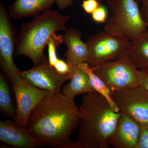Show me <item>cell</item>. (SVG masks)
I'll return each instance as SVG.
<instances>
[{"instance_id": "1", "label": "cell", "mask_w": 148, "mask_h": 148, "mask_svg": "<svg viewBox=\"0 0 148 148\" xmlns=\"http://www.w3.org/2000/svg\"><path fill=\"white\" fill-rule=\"evenodd\" d=\"M75 97L50 92L36 107L27 129L42 146L66 148L79 123V107Z\"/></svg>"}, {"instance_id": "2", "label": "cell", "mask_w": 148, "mask_h": 148, "mask_svg": "<svg viewBox=\"0 0 148 148\" xmlns=\"http://www.w3.org/2000/svg\"><path fill=\"white\" fill-rule=\"evenodd\" d=\"M80 119L75 141L66 148H108L121 112H116L97 91L84 94L79 107Z\"/></svg>"}, {"instance_id": "3", "label": "cell", "mask_w": 148, "mask_h": 148, "mask_svg": "<svg viewBox=\"0 0 148 148\" xmlns=\"http://www.w3.org/2000/svg\"><path fill=\"white\" fill-rule=\"evenodd\" d=\"M71 16L50 9L34 16L32 21L21 25L16 42L15 56H24L34 65L43 61L44 51L51 36L58 31L68 30L66 23Z\"/></svg>"}, {"instance_id": "4", "label": "cell", "mask_w": 148, "mask_h": 148, "mask_svg": "<svg viewBox=\"0 0 148 148\" xmlns=\"http://www.w3.org/2000/svg\"><path fill=\"white\" fill-rule=\"evenodd\" d=\"M112 16L104 30L126 37L130 40L147 29L136 0H107Z\"/></svg>"}, {"instance_id": "5", "label": "cell", "mask_w": 148, "mask_h": 148, "mask_svg": "<svg viewBox=\"0 0 148 148\" xmlns=\"http://www.w3.org/2000/svg\"><path fill=\"white\" fill-rule=\"evenodd\" d=\"M138 69L127 54L95 66L94 72L112 92L138 86Z\"/></svg>"}, {"instance_id": "6", "label": "cell", "mask_w": 148, "mask_h": 148, "mask_svg": "<svg viewBox=\"0 0 148 148\" xmlns=\"http://www.w3.org/2000/svg\"><path fill=\"white\" fill-rule=\"evenodd\" d=\"M130 41L126 37L103 30L86 42L88 48L86 63L95 66L121 57L126 54Z\"/></svg>"}, {"instance_id": "7", "label": "cell", "mask_w": 148, "mask_h": 148, "mask_svg": "<svg viewBox=\"0 0 148 148\" xmlns=\"http://www.w3.org/2000/svg\"><path fill=\"white\" fill-rule=\"evenodd\" d=\"M111 97L120 112L140 126H148V90L145 88L139 85L114 91Z\"/></svg>"}, {"instance_id": "8", "label": "cell", "mask_w": 148, "mask_h": 148, "mask_svg": "<svg viewBox=\"0 0 148 148\" xmlns=\"http://www.w3.org/2000/svg\"><path fill=\"white\" fill-rule=\"evenodd\" d=\"M10 81L16 101V114L14 119L17 123L27 127L31 114L51 91L32 85L19 74Z\"/></svg>"}, {"instance_id": "9", "label": "cell", "mask_w": 148, "mask_h": 148, "mask_svg": "<svg viewBox=\"0 0 148 148\" xmlns=\"http://www.w3.org/2000/svg\"><path fill=\"white\" fill-rule=\"evenodd\" d=\"M10 19L5 7L0 2V65L10 80L18 75L20 71L13 61L17 38Z\"/></svg>"}, {"instance_id": "10", "label": "cell", "mask_w": 148, "mask_h": 148, "mask_svg": "<svg viewBox=\"0 0 148 148\" xmlns=\"http://www.w3.org/2000/svg\"><path fill=\"white\" fill-rule=\"evenodd\" d=\"M19 75L35 87L51 92H61L62 84L71 77L58 73L46 56L42 62L32 69L20 72Z\"/></svg>"}, {"instance_id": "11", "label": "cell", "mask_w": 148, "mask_h": 148, "mask_svg": "<svg viewBox=\"0 0 148 148\" xmlns=\"http://www.w3.org/2000/svg\"><path fill=\"white\" fill-rule=\"evenodd\" d=\"M0 140L2 143L17 148H35L42 146L26 127L14 121H0Z\"/></svg>"}, {"instance_id": "12", "label": "cell", "mask_w": 148, "mask_h": 148, "mask_svg": "<svg viewBox=\"0 0 148 148\" xmlns=\"http://www.w3.org/2000/svg\"><path fill=\"white\" fill-rule=\"evenodd\" d=\"M140 127L137 122L122 113L115 130L110 138V146L114 148H137Z\"/></svg>"}, {"instance_id": "13", "label": "cell", "mask_w": 148, "mask_h": 148, "mask_svg": "<svg viewBox=\"0 0 148 148\" xmlns=\"http://www.w3.org/2000/svg\"><path fill=\"white\" fill-rule=\"evenodd\" d=\"M63 36L64 42L68 47L65 54L66 61L73 66L86 62L88 48L86 42L82 39L80 31L74 29H68Z\"/></svg>"}, {"instance_id": "14", "label": "cell", "mask_w": 148, "mask_h": 148, "mask_svg": "<svg viewBox=\"0 0 148 148\" xmlns=\"http://www.w3.org/2000/svg\"><path fill=\"white\" fill-rule=\"evenodd\" d=\"M54 3L55 0H15L8 7V12L13 19L35 16L50 9Z\"/></svg>"}, {"instance_id": "15", "label": "cell", "mask_w": 148, "mask_h": 148, "mask_svg": "<svg viewBox=\"0 0 148 148\" xmlns=\"http://www.w3.org/2000/svg\"><path fill=\"white\" fill-rule=\"evenodd\" d=\"M126 54L138 69H148V29L130 41Z\"/></svg>"}, {"instance_id": "16", "label": "cell", "mask_w": 148, "mask_h": 148, "mask_svg": "<svg viewBox=\"0 0 148 148\" xmlns=\"http://www.w3.org/2000/svg\"><path fill=\"white\" fill-rule=\"evenodd\" d=\"M95 91L89 82L87 74L78 66H75L70 82L64 86L62 93L71 97H75L80 94Z\"/></svg>"}, {"instance_id": "17", "label": "cell", "mask_w": 148, "mask_h": 148, "mask_svg": "<svg viewBox=\"0 0 148 148\" xmlns=\"http://www.w3.org/2000/svg\"><path fill=\"white\" fill-rule=\"evenodd\" d=\"M78 67L87 74L89 82L95 91L101 94L107 99L115 112H119L118 108L116 106L111 97L112 91L103 81L94 73L95 66H90L86 62H84L79 64Z\"/></svg>"}, {"instance_id": "18", "label": "cell", "mask_w": 148, "mask_h": 148, "mask_svg": "<svg viewBox=\"0 0 148 148\" xmlns=\"http://www.w3.org/2000/svg\"><path fill=\"white\" fill-rule=\"evenodd\" d=\"M0 108L5 115L14 119L16 110L14 108L6 78L2 74L0 75Z\"/></svg>"}, {"instance_id": "19", "label": "cell", "mask_w": 148, "mask_h": 148, "mask_svg": "<svg viewBox=\"0 0 148 148\" xmlns=\"http://www.w3.org/2000/svg\"><path fill=\"white\" fill-rule=\"evenodd\" d=\"M63 42V35H57L56 33L53 34L49 40L47 45L48 46V59L51 66H53L58 59L56 56V48Z\"/></svg>"}, {"instance_id": "20", "label": "cell", "mask_w": 148, "mask_h": 148, "mask_svg": "<svg viewBox=\"0 0 148 148\" xmlns=\"http://www.w3.org/2000/svg\"><path fill=\"white\" fill-rule=\"evenodd\" d=\"M75 66H73L67 61L65 62L58 58L53 65V67L58 73L62 75H69L71 77Z\"/></svg>"}, {"instance_id": "21", "label": "cell", "mask_w": 148, "mask_h": 148, "mask_svg": "<svg viewBox=\"0 0 148 148\" xmlns=\"http://www.w3.org/2000/svg\"><path fill=\"white\" fill-rule=\"evenodd\" d=\"M92 19L97 23H106L108 18V12L106 6L100 5L91 14Z\"/></svg>"}, {"instance_id": "22", "label": "cell", "mask_w": 148, "mask_h": 148, "mask_svg": "<svg viewBox=\"0 0 148 148\" xmlns=\"http://www.w3.org/2000/svg\"><path fill=\"white\" fill-rule=\"evenodd\" d=\"M137 148H148V126H141Z\"/></svg>"}, {"instance_id": "23", "label": "cell", "mask_w": 148, "mask_h": 148, "mask_svg": "<svg viewBox=\"0 0 148 148\" xmlns=\"http://www.w3.org/2000/svg\"><path fill=\"white\" fill-rule=\"evenodd\" d=\"M100 5L99 0H84L81 6L86 13L91 14Z\"/></svg>"}, {"instance_id": "24", "label": "cell", "mask_w": 148, "mask_h": 148, "mask_svg": "<svg viewBox=\"0 0 148 148\" xmlns=\"http://www.w3.org/2000/svg\"><path fill=\"white\" fill-rule=\"evenodd\" d=\"M137 74L139 85L148 90V69H138Z\"/></svg>"}, {"instance_id": "25", "label": "cell", "mask_w": 148, "mask_h": 148, "mask_svg": "<svg viewBox=\"0 0 148 148\" xmlns=\"http://www.w3.org/2000/svg\"><path fill=\"white\" fill-rule=\"evenodd\" d=\"M55 3L60 10H62L73 5V0H55Z\"/></svg>"}, {"instance_id": "26", "label": "cell", "mask_w": 148, "mask_h": 148, "mask_svg": "<svg viewBox=\"0 0 148 148\" xmlns=\"http://www.w3.org/2000/svg\"><path fill=\"white\" fill-rule=\"evenodd\" d=\"M140 11L143 19L145 22L147 29H148V1L142 3Z\"/></svg>"}, {"instance_id": "27", "label": "cell", "mask_w": 148, "mask_h": 148, "mask_svg": "<svg viewBox=\"0 0 148 148\" xmlns=\"http://www.w3.org/2000/svg\"><path fill=\"white\" fill-rule=\"evenodd\" d=\"M136 1H137L139 3H143L148 2V0H136Z\"/></svg>"}, {"instance_id": "28", "label": "cell", "mask_w": 148, "mask_h": 148, "mask_svg": "<svg viewBox=\"0 0 148 148\" xmlns=\"http://www.w3.org/2000/svg\"><path fill=\"white\" fill-rule=\"evenodd\" d=\"M77 1H81V0H77Z\"/></svg>"}]
</instances>
